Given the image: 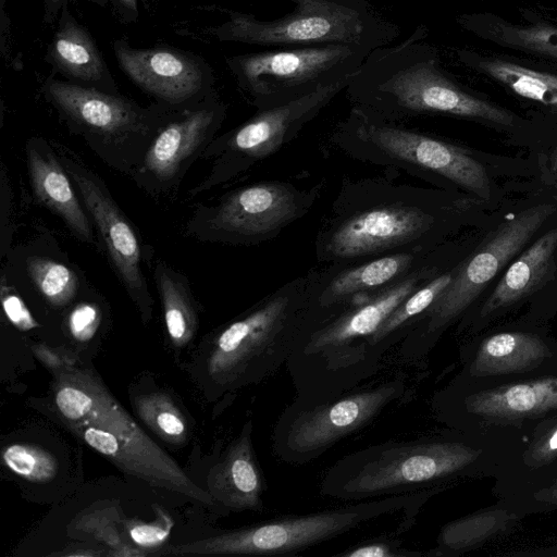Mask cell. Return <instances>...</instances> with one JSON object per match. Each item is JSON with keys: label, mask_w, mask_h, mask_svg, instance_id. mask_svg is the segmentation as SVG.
<instances>
[{"label": "cell", "mask_w": 557, "mask_h": 557, "mask_svg": "<svg viewBox=\"0 0 557 557\" xmlns=\"http://www.w3.org/2000/svg\"><path fill=\"white\" fill-rule=\"evenodd\" d=\"M324 276L325 265L290 280L205 341L196 368L210 399L259 384L286 364L298 336L314 319Z\"/></svg>", "instance_id": "obj_2"}, {"label": "cell", "mask_w": 557, "mask_h": 557, "mask_svg": "<svg viewBox=\"0 0 557 557\" xmlns=\"http://www.w3.org/2000/svg\"><path fill=\"white\" fill-rule=\"evenodd\" d=\"M500 37L508 45L557 58V27L546 25L502 26Z\"/></svg>", "instance_id": "obj_33"}, {"label": "cell", "mask_w": 557, "mask_h": 557, "mask_svg": "<svg viewBox=\"0 0 557 557\" xmlns=\"http://www.w3.org/2000/svg\"><path fill=\"white\" fill-rule=\"evenodd\" d=\"M172 521L164 519L161 522H132L127 525V534L132 542L147 553V556L162 547L170 534Z\"/></svg>", "instance_id": "obj_36"}, {"label": "cell", "mask_w": 557, "mask_h": 557, "mask_svg": "<svg viewBox=\"0 0 557 557\" xmlns=\"http://www.w3.org/2000/svg\"><path fill=\"white\" fill-rule=\"evenodd\" d=\"M554 212L555 207L547 203L521 211L503 223L484 246L458 263L451 283L401 341V357L405 360L423 357Z\"/></svg>", "instance_id": "obj_15"}, {"label": "cell", "mask_w": 557, "mask_h": 557, "mask_svg": "<svg viewBox=\"0 0 557 557\" xmlns=\"http://www.w3.org/2000/svg\"><path fill=\"white\" fill-rule=\"evenodd\" d=\"M27 271L42 298L52 307L67 306L77 295L79 281L67 265L52 259L32 258Z\"/></svg>", "instance_id": "obj_31"}, {"label": "cell", "mask_w": 557, "mask_h": 557, "mask_svg": "<svg viewBox=\"0 0 557 557\" xmlns=\"http://www.w3.org/2000/svg\"><path fill=\"white\" fill-rule=\"evenodd\" d=\"M292 12L274 20L227 10V20L209 29L222 42L298 48L352 45L373 50L398 38V26L370 3L354 0H290Z\"/></svg>", "instance_id": "obj_9"}, {"label": "cell", "mask_w": 557, "mask_h": 557, "mask_svg": "<svg viewBox=\"0 0 557 557\" xmlns=\"http://www.w3.org/2000/svg\"><path fill=\"white\" fill-rule=\"evenodd\" d=\"M121 71L154 102L184 110L207 99L215 90V76L199 54L172 46L136 48L126 39L111 44Z\"/></svg>", "instance_id": "obj_18"}, {"label": "cell", "mask_w": 557, "mask_h": 557, "mask_svg": "<svg viewBox=\"0 0 557 557\" xmlns=\"http://www.w3.org/2000/svg\"><path fill=\"white\" fill-rule=\"evenodd\" d=\"M482 450L449 438L387 441L352 451L326 469L324 497L358 502L437 487L468 469Z\"/></svg>", "instance_id": "obj_6"}, {"label": "cell", "mask_w": 557, "mask_h": 557, "mask_svg": "<svg viewBox=\"0 0 557 557\" xmlns=\"http://www.w3.org/2000/svg\"><path fill=\"white\" fill-rule=\"evenodd\" d=\"M401 376L359 386L322 400L295 398L280 413L272 431V450L282 461L305 465L343 438L372 423L406 393Z\"/></svg>", "instance_id": "obj_11"}, {"label": "cell", "mask_w": 557, "mask_h": 557, "mask_svg": "<svg viewBox=\"0 0 557 557\" xmlns=\"http://www.w3.org/2000/svg\"><path fill=\"white\" fill-rule=\"evenodd\" d=\"M157 1H159V0H140V3H143L144 5H148V4H151Z\"/></svg>", "instance_id": "obj_44"}, {"label": "cell", "mask_w": 557, "mask_h": 557, "mask_svg": "<svg viewBox=\"0 0 557 557\" xmlns=\"http://www.w3.org/2000/svg\"><path fill=\"white\" fill-rule=\"evenodd\" d=\"M441 252L438 245L429 249L387 252L346 264H326L314 300V322L401 280Z\"/></svg>", "instance_id": "obj_19"}, {"label": "cell", "mask_w": 557, "mask_h": 557, "mask_svg": "<svg viewBox=\"0 0 557 557\" xmlns=\"http://www.w3.org/2000/svg\"><path fill=\"white\" fill-rule=\"evenodd\" d=\"M458 203L441 193L387 176L343 177L315 239L319 263L438 246Z\"/></svg>", "instance_id": "obj_1"}, {"label": "cell", "mask_w": 557, "mask_h": 557, "mask_svg": "<svg viewBox=\"0 0 557 557\" xmlns=\"http://www.w3.org/2000/svg\"><path fill=\"white\" fill-rule=\"evenodd\" d=\"M153 276L168 339L173 348H185L195 338L199 324L189 283L184 274L162 261L156 263Z\"/></svg>", "instance_id": "obj_26"}, {"label": "cell", "mask_w": 557, "mask_h": 557, "mask_svg": "<svg viewBox=\"0 0 557 557\" xmlns=\"http://www.w3.org/2000/svg\"><path fill=\"white\" fill-rule=\"evenodd\" d=\"M226 112L227 106L218 91L175 112L128 176L150 196L174 194L189 168L216 137Z\"/></svg>", "instance_id": "obj_17"}, {"label": "cell", "mask_w": 557, "mask_h": 557, "mask_svg": "<svg viewBox=\"0 0 557 557\" xmlns=\"http://www.w3.org/2000/svg\"><path fill=\"white\" fill-rule=\"evenodd\" d=\"M354 1H358V2H366V3H370L374 0H354ZM389 1H397V0H389Z\"/></svg>", "instance_id": "obj_46"}, {"label": "cell", "mask_w": 557, "mask_h": 557, "mask_svg": "<svg viewBox=\"0 0 557 557\" xmlns=\"http://www.w3.org/2000/svg\"><path fill=\"white\" fill-rule=\"evenodd\" d=\"M537 336L522 332H503L484 339L469 367L472 376L500 375L529 371L547 356Z\"/></svg>", "instance_id": "obj_25"}, {"label": "cell", "mask_w": 557, "mask_h": 557, "mask_svg": "<svg viewBox=\"0 0 557 557\" xmlns=\"http://www.w3.org/2000/svg\"><path fill=\"white\" fill-rule=\"evenodd\" d=\"M11 0H0V9H5V4Z\"/></svg>", "instance_id": "obj_45"}, {"label": "cell", "mask_w": 557, "mask_h": 557, "mask_svg": "<svg viewBox=\"0 0 557 557\" xmlns=\"http://www.w3.org/2000/svg\"><path fill=\"white\" fill-rule=\"evenodd\" d=\"M373 49L352 45L274 48L225 63L251 106L275 107L355 74Z\"/></svg>", "instance_id": "obj_13"}, {"label": "cell", "mask_w": 557, "mask_h": 557, "mask_svg": "<svg viewBox=\"0 0 557 557\" xmlns=\"http://www.w3.org/2000/svg\"><path fill=\"white\" fill-rule=\"evenodd\" d=\"M356 73L288 102L259 109L243 124L216 136L202 154L212 160L210 171L188 196L196 197L228 183L276 153L346 90Z\"/></svg>", "instance_id": "obj_14"}, {"label": "cell", "mask_w": 557, "mask_h": 557, "mask_svg": "<svg viewBox=\"0 0 557 557\" xmlns=\"http://www.w3.org/2000/svg\"><path fill=\"white\" fill-rule=\"evenodd\" d=\"M478 66L521 97L557 107V76L502 60L479 61Z\"/></svg>", "instance_id": "obj_30"}, {"label": "cell", "mask_w": 557, "mask_h": 557, "mask_svg": "<svg viewBox=\"0 0 557 557\" xmlns=\"http://www.w3.org/2000/svg\"><path fill=\"white\" fill-rule=\"evenodd\" d=\"M26 159L34 197L57 214L74 236L94 244L90 216L52 146L38 137L29 139Z\"/></svg>", "instance_id": "obj_22"}, {"label": "cell", "mask_w": 557, "mask_h": 557, "mask_svg": "<svg viewBox=\"0 0 557 557\" xmlns=\"http://www.w3.org/2000/svg\"><path fill=\"white\" fill-rule=\"evenodd\" d=\"M91 3L110 11L123 24L137 23L140 16V0H88Z\"/></svg>", "instance_id": "obj_39"}, {"label": "cell", "mask_w": 557, "mask_h": 557, "mask_svg": "<svg viewBox=\"0 0 557 557\" xmlns=\"http://www.w3.org/2000/svg\"><path fill=\"white\" fill-rule=\"evenodd\" d=\"M45 62L64 81L108 92L116 82L89 29L65 5L47 46Z\"/></svg>", "instance_id": "obj_21"}, {"label": "cell", "mask_w": 557, "mask_h": 557, "mask_svg": "<svg viewBox=\"0 0 557 557\" xmlns=\"http://www.w3.org/2000/svg\"><path fill=\"white\" fill-rule=\"evenodd\" d=\"M52 408L87 446L124 473L208 508L216 504L139 426L89 369L64 363L53 370Z\"/></svg>", "instance_id": "obj_4"}, {"label": "cell", "mask_w": 557, "mask_h": 557, "mask_svg": "<svg viewBox=\"0 0 557 557\" xmlns=\"http://www.w3.org/2000/svg\"><path fill=\"white\" fill-rule=\"evenodd\" d=\"M557 457V420L547 423L535 435L525 454L527 462L540 467L552 462Z\"/></svg>", "instance_id": "obj_37"}, {"label": "cell", "mask_w": 557, "mask_h": 557, "mask_svg": "<svg viewBox=\"0 0 557 557\" xmlns=\"http://www.w3.org/2000/svg\"><path fill=\"white\" fill-rule=\"evenodd\" d=\"M100 308L89 301L75 305L67 314L66 327L72 339L77 343L90 342L101 323Z\"/></svg>", "instance_id": "obj_35"}, {"label": "cell", "mask_w": 557, "mask_h": 557, "mask_svg": "<svg viewBox=\"0 0 557 557\" xmlns=\"http://www.w3.org/2000/svg\"><path fill=\"white\" fill-rule=\"evenodd\" d=\"M329 141L358 162L490 196L485 168L460 147L403 123L373 117L354 106L333 127Z\"/></svg>", "instance_id": "obj_8"}, {"label": "cell", "mask_w": 557, "mask_h": 557, "mask_svg": "<svg viewBox=\"0 0 557 557\" xmlns=\"http://www.w3.org/2000/svg\"><path fill=\"white\" fill-rule=\"evenodd\" d=\"M0 47L3 60H11V20L5 9H0Z\"/></svg>", "instance_id": "obj_41"}, {"label": "cell", "mask_w": 557, "mask_h": 557, "mask_svg": "<svg viewBox=\"0 0 557 557\" xmlns=\"http://www.w3.org/2000/svg\"><path fill=\"white\" fill-rule=\"evenodd\" d=\"M445 265L441 252L401 280L310 323L285 364L296 398L327 399L373 377L382 363L372 349L374 334L412 292L446 270Z\"/></svg>", "instance_id": "obj_3"}, {"label": "cell", "mask_w": 557, "mask_h": 557, "mask_svg": "<svg viewBox=\"0 0 557 557\" xmlns=\"http://www.w3.org/2000/svg\"><path fill=\"white\" fill-rule=\"evenodd\" d=\"M2 461L18 478L35 483L51 481L59 462L52 453L28 443H13L2 449Z\"/></svg>", "instance_id": "obj_32"}, {"label": "cell", "mask_w": 557, "mask_h": 557, "mask_svg": "<svg viewBox=\"0 0 557 557\" xmlns=\"http://www.w3.org/2000/svg\"><path fill=\"white\" fill-rule=\"evenodd\" d=\"M516 520L513 513L504 509H485L446 523L440 531L436 547L426 555H457L474 548L505 530Z\"/></svg>", "instance_id": "obj_28"}, {"label": "cell", "mask_w": 557, "mask_h": 557, "mask_svg": "<svg viewBox=\"0 0 557 557\" xmlns=\"http://www.w3.org/2000/svg\"><path fill=\"white\" fill-rule=\"evenodd\" d=\"M42 4V20L46 24L57 23L61 10L69 5L71 0H40Z\"/></svg>", "instance_id": "obj_42"}, {"label": "cell", "mask_w": 557, "mask_h": 557, "mask_svg": "<svg viewBox=\"0 0 557 557\" xmlns=\"http://www.w3.org/2000/svg\"><path fill=\"white\" fill-rule=\"evenodd\" d=\"M557 249V228L542 235L508 268L481 310V317L531 294L548 275Z\"/></svg>", "instance_id": "obj_24"}, {"label": "cell", "mask_w": 557, "mask_h": 557, "mask_svg": "<svg viewBox=\"0 0 557 557\" xmlns=\"http://www.w3.org/2000/svg\"><path fill=\"white\" fill-rule=\"evenodd\" d=\"M534 498L557 506V484L537 491L534 493Z\"/></svg>", "instance_id": "obj_43"}, {"label": "cell", "mask_w": 557, "mask_h": 557, "mask_svg": "<svg viewBox=\"0 0 557 557\" xmlns=\"http://www.w3.org/2000/svg\"><path fill=\"white\" fill-rule=\"evenodd\" d=\"M41 94L67 128L110 168L126 175L144 158L154 137L180 110L148 107L120 92H108L48 76Z\"/></svg>", "instance_id": "obj_10"}, {"label": "cell", "mask_w": 557, "mask_h": 557, "mask_svg": "<svg viewBox=\"0 0 557 557\" xmlns=\"http://www.w3.org/2000/svg\"><path fill=\"white\" fill-rule=\"evenodd\" d=\"M397 532L361 542L336 554L341 557H418L424 555L403 546Z\"/></svg>", "instance_id": "obj_34"}, {"label": "cell", "mask_w": 557, "mask_h": 557, "mask_svg": "<svg viewBox=\"0 0 557 557\" xmlns=\"http://www.w3.org/2000/svg\"><path fill=\"white\" fill-rule=\"evenodd\" d=\"M456 268L457 264L447 268L412 292L382 323L372 339V349L380 362L394 345L401 343L448 287Z\"/></svg>", "instance_id": "obj_27"}, {"label": "cell", "mask_w": 557, "mask_h": 557, "mask_svg": "<svg viewBox=\"0 0 557 557\" xmlns=\"http://www.w3.org/2000/svg\"><path fill=\"white\" fill-rule=\"evenodd\" d=\"M5 172L4 169L1 171V251L2 256L4 255L5 250V243H8L11 239V221H10V189L5 180Z\"/></svg>", "instance_id": "obj_40"}, {"label": "cell", "mask_w": 557, "mask_h": 557, "mask_svg": "<svg viewBox=\"0 0 557 557\" xmlns=\"http://www.w3.org/2000/svg\"><path fill=\"white\" fill-rule=\"evenodd\" d=\"M52 146L97 228L115 275L136 306L143 322L149 323L153 298L144 275L141 246L136 231L103 181L73 151L60 144Z\"/></svg>", "instance_id": "obj_16"}, {"label": "cell", "mask_w": 557, "mask_h": 557, "mask_svg": "<svg viewBox=\"0 0 557 557\" xmlns=\"http://www.w3.org/2000/svg\"><path fill=\"white\" fill-rule=\"evenodd\" d=\"M265 480L252 446V421L247 420L239 434L212 466L207 491L225 512L264 510Z\"/></svg>", "instance_id": "obj_20"}, {"label": "cell", "mask_w": 557, "mask_h": 557, "mask_svg": "<svg viewBox=\"0 0 557 557\" xmlns=\"http://www.w3.org/2000/svg\"><path fill=\"white\" fill-rule=\"evenodd\" d=\"M441 491L437 486L306 515L274 518L222 531L205 540L165 545L150 555H295L386 516L403 513L417 518L424 504Z\"/></svg>", "instance_id": "obj_7"}, {"label": "cell", "mask_w": 557, "mask_h": 557, "mask_svg": "<svg viewBox=\"0 0 557 557\" xmlns=\"http://www.w3.org/2000/svg\"><path fill=\"white\" fill-rule=\"evenodd\" d=\"M133 406L139 419L163 442L177 446L187 442V420L168 393L150 392L135 396Z\"/></svg>", "instance_id": "obj_29"}, {"label": "cell", "mask_w": 557, "mask_h": 557, "mask_svg": "<svg viewBox=\"0 0 557 557\" xmlns=\"http://www.w3.org/2000/svg\"><path fill=\"white\" fill-rule=\"evenodd\" d=\"M1 299L7 318L16 329L27 332L38 326L22 298L10 289L7 290L4 284H2Z\"/></svg>", "instance_id": "obj_38"}, {"label": "cell", "mask_w": 557, "mask_h": 557, "mask_svg": "<svg viewBox=\"0 0 557 557\" xmlns=\"http://www.w3.org/2000/svg\"><path fill=\"white\" fill-rule=\"evenodd\" d=\"M425 37L418 26L403 41L373 50L345 90L351 104L394 123L448 114L511 125L510 112L470 95L443 73Z\"/></svg>", "instance_id": "obj_5"}, {"label": "cell", "mask_w": 557, "mask_h": 557, "mask_svg": "<svg viewBox=\"0 0 557 557\" xmlns=\"http://www.w3.org/2000/svg\"><path fill=\"white\" fill-rule=\"evenodd\" d=\"M468 414L517 420L557 410V377H544L468 394L462 400Z\"/></svg>", "instance_id": "obj_23"}, {"label": "cell", "mask_w": 557, "mask_h": 557, "mask_svg": "<svg viewBox=\"0 0 557 557\" xmlns=\"http://www.w3.org/2000/svg\"><path fill=\"white\" fill-rule=\"evenodd\" d=\"M323 187L324 182L304 187L278 180L246 185L198 206L185 230L201 242L234 246L270 242L309 213Z\"/></svg>", "instance_id": "obj_12"}]
</instances>
